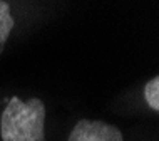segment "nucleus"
<instances>
[{
  "instance_id": "f257e3e1",
  "label": "nucleus",
  "mask_w": 159,
  "mask_h": 141,
  "mask_svg": "<svg viewBox=\"0 0 159 141\" xmlns=\"http://www.w3.org/2000/svg\"><path fill=\"white\" fill-rule=\"evenodd\" d=\"M45 106L42 99L32 97L22 102L12 97L0 118L2 141H44Z\"/></svg>"
},
{
  "instance_id": "f03ea898",
  "label": "nucleus",
  "mask_w": 159,
  "mask_h": 141,
  "mask_svg": "<svg viewBox=\"0 0 159 141\" xmlns=\"http://www.w3.org/2000/svg\"><path fill=\"white\" fill-rule=\"evenodd\" d=\"M67 141H124V138L114 125L80 119L74 126Z\"/></svg>"
},
{
  "instance_id": "7ed1b4c3",
  "label": "nucleus",
  "mask_w": 159,
  "mask_h": 141,
  "mask_svg": "<svg viewBox=\"0 0 159 141\" xmlns=\"http://www.w3.org/2000/svg\"><path fill=\"white\" fill-rule=\"evenodd\" d=\"M14 25H15V20L10 15V7H8L7 2L0 0V45L5 44Z\"/></svg>"
},
{
  "instance_id": "20e7f679",
  "label": "nucleus",
  "mask_w": 159,
  "mask_h": 141,
  "mask_svg": "<svg viewBox=\"0 0 159 141\" xmlns=\"http://www.w3.org/2000/svg\"><path fill=\"white\" fill-rule=\"evenodd\" d=\"M144 97H146V102L149 104V108L154 109V111H159V78L157 76H154V78L146 84Z\"/></svg>"
}]
</instances>
